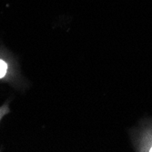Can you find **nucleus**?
<instances>
[{"label": "nucleus", "instance_id": "f257e3e1", "mask_svg": "<svg viewBox=\"0 0 152 152\" xmlns=\"http://www.w3.org/2000/svg\"><path fill=\"white\" fill-rule=\"evenodd\" d=\"M7 70V65L5 61L0 59V78L3 77Z\"/></svg>", "mask_w": 152, "mask_h": 152}, {"label": "nucleus", "instance_id": "f03ea898", "mask_svg": "<svg viewBox=\"0 0 152 152\" xmlns=\"http://www.w3.org/2000/svg\"><path fill=\"white\" fill-rule=\"evenodd\" d=\"M150 151H152V147H151V148H150Z\"/></svg>", "mask_w": 152, "mask_h": 152}]
</instances>
